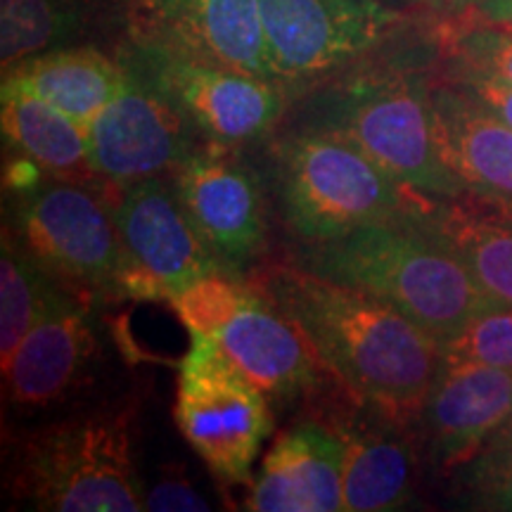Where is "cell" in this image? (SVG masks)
<instances>
[{"instance_id": "obj_1", "label": "cell", "mask_w": 512, "mask_h": 512, "mask_svg": "<svg viewBox=\"0 0 512 512\" xmlns=\"http://www.w3.org/2000/svg\"><path fill=\"white\" fill-rule=\"evenodd\" d=\"M259 292L304 332L354 399L403 425L420 420L441 368V342L358 287L302 266L261 273Z\"/></svg>"}, {"instance_id": "obj_2", "label": "cell", "mask_w": 512, "mask_h": 512, "mask_svg": "<svg viewBox=\"0 0 512 512\" xmlns=\"http://www.w3.org/2000/svg\"><path fill=\"white\" fill-rule=\"evenodd\" d=\"M299 266L375 294L441 344L458 337L482 313L498 309L413 214L368 223L323 242H306Z\"/></svg>"}, {"instance_id": "obj_3", "label": "cell", "mask_w": 512, "mask_h": 512, "mask_svg": "<svg viewBox=\"0 0 512 512\" xmlns=\"http://www.w3.org/2000/svg\"><path fill=\"white\" fill-rule=\"evenodd\" d=\"M271 166L283 219L304 242L411 216L432 200L335 133L292 128L273 143Z\"/></svg>"}, {"instance_id": "obj_4", "label": "cell", "mask_w": 512, "mask_h": 512, "mask_svg": "<svg viewBox=\"0 0 512 512\" xmlns=\"http://www.w3.org/2000/svg\"><path fill=\"white\" fill-rule=\"evenodd\" d=\"M133 408L81 413L38 427L12 460V494L36 510L138 512Z\"/></svg>"}, {"instance_id": "obj_5", "label": "cell", "mask_w": 512, "mask_h": 512, "mask_svg": "<svg viewBox=\"0 0 512 512\" xmlns=\"http://www.w3.org/2000/svg\"><path fill=\"white\" fill-rule=\"evenodd\" d=\"M294 128L347 138L420 195L453 197L467 190L437 147L432 93L411 76H358L318 93Z\"/></svg>"}, {"instance_id": "obj_6", "label": "cell", "mask_w": 512, "mask_h": 512, "mask_svg": "<svg viewBox=\"0 0 512 512\" xmlns=\"http://www.w3.org/2000/svg\"><path fill=\"white\" fill-rule=\"evenodd\" d=\"M105 192L46 176L10 192V233L53 278L81 294H119L131 256ZM8 228V226H5Z\"/></svg>"}, {"instance_id": "obj_7", "label": "cell", "mask_w": 512, "mask_h": 512, "mask_svg": "<svg viewBox=\"0 0 512 512\" xmlns=\"http://www.w3.org/2000/svg\"><path fill=\"white\" fill-rule=\"evenodd\" d=\"M176 422L216 479L245 484L264 441L273 432V415L261 392L223 351L219 337L190 332V349L181 361Z\"/></svg>"}, {"instance_id": "obj_8", "label": "cell", "mask_w": 512, "mask_h": 512, "mask_svg": "<svg viewBox=\"0 0 512 512\" xmlns=\"http://www.w3.org/2000/svg\"><path fill=\"white\" fill-rule=\"evenodd\" d=\"M124 64L174 102L207 143L238 147L264 138L287 107L278 81L214 67L157 38H143Z\"/></svg>"}, {"instance_id": "obj_9", "label": "cell", "mask_w": 512, "mask_h": 512, "mask_svg": "<svg viewBox=\"0 0 512 512\" xmlns=\"http://www.w3.org/2000/svg\"><path fill=\"white\" fill-rule=\"evenodd\" d=\"M124 67V88L86 126L93 169L119 190L145 178L171 176L202 138L157 86Z\"/></svg>"}, {"instance_id": "obj_10", "label": "cell", "mask_w": 512, "mask_h": 512, "mask_svg": "<svg viewBox=\"0 0 512 512\" xmlns=\"http://www.w3.org/2000/svg\"><path fill=\"white\" fill-rule=\"evenodd\" d=\"M261 19L275 79L299 81L368 53L399 15L377 0H261Z\"/></svg>"}, {"instance_id": "obj_11", "label": "cell", "mask_w": 512, "mask_h": 512, "mask_svg": "<svg viewBox=\"0 0 512 512\" xmlns=\"http://www.w3.org/2000/svg\"><path fill=\"white\" fill-rule=\"evenodd\" d=\"M171 181L195 228L230 273H240L264 252V195L233 145H200Z\"/></svg>"}, {"instance_id": "obj_12", "label": "cell", "mask_w": 512, "mask_h": 512, "mask_svg": "<svg viewBox=\"0 0 512 512\" xmlns=\"http://www.w3.org/2000/svg\"><path fill=\"white\" fill-rule=\"evenodd\" d=\"M112 209L131 264L166 302L204 275L230 273L195 228L171 176L126 185Z\"/></svg>"}, {"instance_id": "obj_13", "label": "cell", "mask_w": 512, "mask_h": 512, "mask_svg": "<svg viewBox=\"0 0 512 512\" xmlns=\"http://www.w3.org/2000/svg\"><path fill=\"white\" fill-rule=\"evenodd\" d=\"M98 342L81 292L60 285L3 366L10 401L22 408H48L86 382Z\"/></svg>"}, {"instance_id": "obj_14", "label": "cell", "mask_w": 512, "mask_h": 512, "mask_svg": "<svg viewBox=\"0 0 512 512\" xmlns=\"http://www.w3.org/2000/svg\"><path fill=\"white\" fill-rule=\"evenodd\" d=\"M510 415L512 368L441 361L420 415L434 467L470 465Z\"/></svg>"}, {"instance_id": "obj_15", "label": "cell", "mask_w": 512, "mask_h": 512, "mask_svg": "<svg viewBox=\"0 0 512 512\" xmlns=\"http://www.w3.org/2000/svg\"><path fill=\"white\" fill-rule=\"evenodd\" d=\"M347 441L318 420L275 437L247 498L254 512H339Z\"/></svg>"}, {"instance_id": "obj_16", "label": "cell", "mask_w": 512, "mask_h": 512, "mask_svg": "<svg viewBox=\"0 0 512 512\" xmlns=\"http://www.w3.org/2000/svg\"><path fill=\"white\" fill-rule=\"evenodd\" d=\"M159 34L152 36L195 60L256 79H275L261 0H150Z\"/></svg>"}, {"instance_id": "obj_17", "label": "cell", "mask_w": 512, "mask_h": 512, "mask_svg": "<svg viewBox=\"0 0 512 512\" xmlns=\"http://www.w3.org/2000/svg\"><path fill=\"white\" fill-rule=\"evenodd\" d=\"M216 337L235 366L266 394V399L275 403L302 401L323 387V370H328L323 358L304 332L264 294L247 304Z\"/></svg>"}, {"instance_id": "obj_18", "label": "cell", "mask_w": 512, "mask_h": 512, "mask_svg": "<svg viewBox=\"0 0 512 512\" xmlns=\"http://www.w3.org/2000/svg\"><path fill=\"white\" fill-rule=\"evenodd\" d=\"M413 219L456 256L491 304L512 306V204L465 190L432 197Z\"/></svg>"}, {"instance_id": "obj_19", "label": "cell", "mask_w": 512, "mask_h": 512, "mask_svg": "<svg viewBox=\"0 0 512 512\" xmlns=\"http://www.w3.org/2000/svg\"><path fill=\"white\" fill-rule=\"evenodd\" d=\"M437 147L467 190L512 204V128L465 88L432 93Z\"/></svg>"}, {"instance_id": "obj_20", "label": "cell", "mask_w": 512, "mask_h": 512, "mask_svg": "<svg viewBox=\"0 0 512 512\" xmlns=\"http://www.w3.org/2000/svg\"><path fill=\"white\" fill-rule=\"evenodd\" d=\"M3 138L12 155L27 157L57 181L88 185L119 200L114 188L93 169L88 157V131L79 121L36 95L3 88Z\"/></svg>"}, {"instance_id": "obj_21", "label": "cell", "mask_w": 512, "mask_h": 512, "mask_svg": "<svg viewBox=\"0 0 512 512\" xmlns=\"http://www.w3.org/2000/svg\"><path fill=\"white\" fill-rule=\"evenodd\" d=\"M126 83L124 64L95 48L46 50L5 69L3 88H15L88 126Z\"/></svg>"}, {"instance_id": "obj_22", "label": "cell", "mask_w": 512, "mask_h": 512, "mask_svg": "<svg viewBox=\"0 0 512 512\" xmlns=\"http://www.w3.org/2000/svg\"><path fill=\"white\" fill-rule=\"evenodd\" d=\"M408 427L382 418L380 427H335L347 441L342 501L347 512L399 510L411 501L415 482V446Z\"/></svg>"}, {"instance_id": "obj_23", "label": "cell", "mask_w": 512, "mask_h": 512, "mask_svg": "<svg viewBox=\"0 0 512 512\" xmlns=\"http://www.w3.org/2000/svg\"><path fill=\"white\" fill-rule=\"evenodd\" d=\"M0 254V361L8 366L31 325L64 283L38 266L8 228L3 230Z\"/></svg>"}, {"instance_id": "obj_24", "label": "cell", "mask_w": 512, "mask_h": 512, "mask_svg": "<svg viewBox=\"0 0 512 512\" xmlns=\"http://www.w3.org/2000/svg\"><path fill=\"white\" fill-rule=\"evenodd\" d=\"M72 0H0V60L3 69L46 53L79 34Z\"/></svg>"}, {"instance_id": "obj_25", "label": "cell", "mask_w": 512, "mask_h": 512, "mask_svg": "<svg viewBox=\"0 0 512 512\" xmlns=\"http://www.w3.org/2000/svg\"><path fill=\"white\" fill-rule=\"evenodd\" d=\"M261 292L235 273H209L171 299V306L190 332L219 335V330L259 299Z\"/></svg>"}, {"instance_id": "obj_26", "label": "cell", "mask_w": 512, "mask_h": 512, "mask_svg": "<svg viewBox=\"0 0 512 512\" xmlns=\"http://www.w3.org/2000/svg\"><path fill=\"white\" fill-rule=\"evenodd\" d=\"M441 361L512 368V306L486 311L441 344Z\"/></svg>"}, {"instance_id": "obj_27", "label": "cell", "mask_w": 512, "mask_h": 512, "mask_svg": "<svg viewBox=\"0 0 512 512\" xmlns=\"http://www.w3.org/2000/svg\"><path fill=\"white\" fill-rule=\"evenodd\" d=\"M489 22V19H486ZM456 53L465 72H486L512 83V27L489 22L456 38Z\"/></svg>"}, {"instance_id": "obj_28", "label": "cell", "mask_w": 512, "mask_h": 512, "mask_svg": "<svg viewBox=\"0 0 512 512\" xmlns=\"http://www.w3.org/2000/svg\"><path fill=\"white\" fill-rule=\"evenodd\" d=\"M472 491L482 508L512 510V453H479Z\"/></svg>"}, {"instance_id": "obj_29", "label": "cell", "mask_w": 512, "mask_h": 512, "mask_svg": "<svg viewBox=\"0 0 512 512\" xmlns=\"http://www.w3.org/2000/svg\"><path fill=\"white\" fill-rule=\"evenodd\" d=\"M145 510L155 512H195L209 510L204 498L183 479H162L145 494Z\"/></svg>"}, {"instance_id": "obj_30", "label": "cell", "mask_w": 512, "mask_h": 512, "mask_svg": "<svg viewBox=\"0 0 512 512\" xmlns=\"http://www.w3.org/2000/svg\"><path fill=\"white\" fill-rule=\"evenodd\" d=\"M463 86L512 128V83L486 72H465Z\"/></svg>"}, {"instance_id": "obj_31", "label": "cell", "mask_w": 512, "mask_h": 512, "mask_svg": "<svg viewBox=\"0 0 512 512\" xmlns=\"http://www.w3.org/2000/svg\"><path fill=\"white\" fill-rule=\"evenodd\" d=\"M484 19L498 24H512V0H484Z\"/></svg>"}, {"instance_id": "obj_32", "label": "cell", "mask_w": 512, "mask_h": 512, "mask_svg": "<svg viewBox=\"0 0 512 512\" xmlns=\"http://www.w3.org/2000/svg\"><path fill=\"white\" fill-rule=\"evenodd\" d=\"M482 453H512V415L501 430L496 432V437L484 446Z\"/></svg>"}, {"instance_id": "obj_33", "label": "cell", "mask_w": 512, "mask_h": 512, "mask_svg": "<svg viewBox=\"0 0 512 512\" xmlns=\"http://www.w3.org/2000/svg\"><path fill=\"white\" fill-rule=\"evenodd\" d=\"M448 3H456V5H482L484 0H448Z\"/></svg>"}, {"instance_id": "obj_34", "label": "cell", "mask_w": 512, "mask_h": 512, "mask_svg": "<svg viewBox=\"0 0 512 512\" xmlns=\"http://www.w3.org/2000/svg\"><path fill=\"white\" fill-rule=\"evenodd\" d=\"M496 24H498V22H496ZM508 27H512V24H508Z\"/></svg>"}]
</instances>
